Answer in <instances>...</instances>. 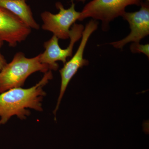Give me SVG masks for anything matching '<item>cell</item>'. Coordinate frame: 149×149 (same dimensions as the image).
<instances>
[{"instance_id": "obj_8", "label": "cell", "mask_w": 149, "mask_h": 149, "mask_svg": "<svg viewBox=\"0 0 149 149\" xmlns=\"http://www.w3.org/2000/svg\"><path fill=\"white\" fill-rule=\"evenodd\" d=\"M31 32V28L20 19L0 8V38L10 47H16L17 43L26 40Z\"/></svg>"}, {"instance_id": "obj_1", "label": "cell", "mask_w": 149, "mask_h": 149, "mask_svg": "<svg viewBox=\"0 0 149 149\" xmlns=\"http://www.w3.org/2000/svg\"><path fill=\"white\" fill-rule=\"evenodd\" d=\"M52 71L45 73L42 80L32 88H13L0 94V126L5 124L13 116L21 119L29 115L31 109L42 111V102L45 93L43 88L52 79Z\"/></svg>"}, {"instance_id": "obj_4", "label": "cell", "mask_w": 149, "mask_h": 149, "mask_svg": "<svg viewBox=\"0 0 149 149\" xmlns=\"http://www.w3.org/2000/svg\"><path fill=\"white\" fill-rule=\"evenodd\" d=\"M70 1L71 4L69 8H65L61 3L58 2L56 6L59 10L58 13L45 11L41 14L43 22L42 28L52 32L58 39H69L70 27L80 18V12L75 10L74 0Z\"/></svg>"}, {"instance_id": "obj_12", "label": "cell", "mask_w": 149, "mask_h": 149, "mask_svg": "<svg viewBox=\"0 0 149 149\" xmlns=\"http://www.w3.org/2000/svg\"><path fill=\"white\" fill-rule=\"evenodd\" d=\"M78 1L82 2H85L87 0H77Z\"/></svg>"}, {"instance_id": "obj_9", "label": "cell", "mask_w": 149, "mask_h": 149, "mask_svg": "<svg viewBox=\"0 0 149 149\" xmlns=\"http://www.w3.org/2000/svg\"><path fill=\"white\" fill-rule=\"evenodd\" d=\"M0 8L16 15L31 29L40 28V25L33 17L31 8L25 0H0Z\"/></svg>"}, {"instance_id": "obj_2", "label": "cell", "mask_w": 149, "mask_h": 149, "mask_svg": "<svg viewBox=\"0 0 149 149\" xmlns=\"http://www.w3.org/2000/svg\"><path fill=\"white\" fill-rule=\"evenodd\" d=\"M53 70L50 65L42 63L40 55L32 58L26 57L21 52L17 53L12 61L7 63L0 72V93L13 88H21L30 74Z\"/></svg>"}, {"instance_id": "obj_6", "label": "cell", "mask_w": 149, "mask_h": 149, "mask_svg": "<svg viewBox=\"0 0 149 149\" xmlns=\"http://www.w3.org/2000/svg\"><path fill=\"white\" fill-rule=\"evenodd\" d=\"M84 27L81 24H73L70 30V42L68 47L65 49L60 47L59 39L53 35L49 40L44 43L45 49L44 52L39 54L41 62L50 65L53 70H56L58 68L57 61H61L65 64L67 58L72 56L74 45L82 37Z\"/></svg>"}, {"instance_id": "obj_3", "label": "cell", "mask_w": 149, "mask_h": 149, "mask_svg": "<svg viewBox=\"0 0 149 149\" xmlns=\"http://www.w3.org/2000/svg\"><path fill=\"white\" fill-rule=\"evenodd\" d=\"M141 3V0H92L80 12L79 20L91 17L102 21L104 28L115 18L122 16L128 6Z\"/></svg>"}, {"instance_id": "obj_10", "label": "cell", "mask_w": 149, "mask_h": 149, "mask_svg": "<svg viewBox=\"0 0 149 149\" xmlns=\"http://www.w3.org/2000/svg\"><path fill=\"white\" fill-rule=\"evenodd\" d=\"M130 50L133 53H143L149 57V45H141L140 43H133L130 45Z\"/></svg>"}, {"instance_id": "obj_13", "label": "cell", "mask_w": 149, "mask_h": 149, "mask_svg": "<svg viewBox=\"0 0 149 149\" xmlns=\"http://www.w3.org/2000/svg\"><path fill=\"white\" fill-rule=\"evenodd\" d=\"M147 1H149V0H146Z\"/></svg>"}, {"instance_id": "obj_5", "label": "cell", "mask_w": 149, "mask_h": 149, "mask_svg": "<svg viewBox=\"0 0 149 149\" xmlns=\"http://www.w3.org/2000/svg\"><path fill=\"white\" fill-rule=\"evenodd\" d=\"M98 24V23L97 20L93 19L87 23L84 27L81 42L76 53L71 59L65 63L63 68L60 70L61 79L60 92L54 113H56L57 111L70 81L76 74L79 68L88 65L89 63L88 61L83 58V54L87 42L91 35L97 29Z\"/></svg>"}, {"instance_id": "obj_11", "label": "cell", "mask_w": 149, "mask_h": 149, "mask_svg": "<svg viewBox=\"0 0 149 149\" xmlns=\"http://www.w3.org/2000/svg\"><path fill=\"white\" fill-rule=\"evenodd\" d=\"M3 45V41L0 38V72L2 70L7 63L4 56L1 53V49Z\"/></svg>"}, {"instance_id": "obj_7", "label": "cell", "mask_w": 149, "mask_h": 149, "mask_svg": "<svg viewBox=\"0 0 149 149\" xmlns=\"http://www.w3.org/2000/svg\"><path fill=\"white\" fill-rule=\"evenodd\" d=\"M139 11L125 12L122 17L130 25V34L122 40L111 43L116 49H122L128 43H140L149 34V6L148 3H142Z\"/></svg>"}]
</instances>
